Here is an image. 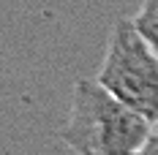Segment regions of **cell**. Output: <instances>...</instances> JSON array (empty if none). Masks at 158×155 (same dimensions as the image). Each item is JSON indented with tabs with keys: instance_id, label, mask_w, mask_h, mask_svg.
I'll list each match as a JSON object with an SVG mask.
<instances>
[{
	"instance_id": "277c9868",
	"label": "cell",
	"mask_w": 158,
	"mask_h": 155,
	"mask_svg": "<svg viewBox=\"0 0 158 155\" xmlns=\"http://www.w3.org/2000/svg\"><path fill=\"white\" fill-rule=\"evenodd\" d=\"M136 155H158V128L153 131V136L144 141V147H142Z\"/></svg>"
},
{
	"instance_id": "6da1fadb",
	"label": "cell",
	"mask_w": 158,
	"mask_h": 155,
	"mask_svg": "<svg viewBox=\"0 0 158 155\" xmlns=\"http://www.w3.org/2000/svg\"><path fill=\"white\" fill-rule=\"evenodd\" d=\"M156 128L95 79H77L68 120L57 136L77 155H136Z\"/></svg>"
},
{
	"instance_id": "7a4b0ae2",
	"label": "cell",
	"mask_w": 158,
	"mask_h": 155,
	"mask_svg": "<svg viewBox=\"0 0 158 155\" xmlns=\"http://www.w3.org/2000/svg\"><path fill=\"white\" fill-rule=\"evenodd\" d=\"M95 82L158 125V52L134 19H117L112 25Z\"/></svg>"
},
{
	"instance_id": "3957f363",
	"label": "cell",
	"mask_w": 158,
	"mask_h": 155,
	"mask_svg": "<svg viewBox=\"0 0 158 155\" xmlns=\"http://www.w3.org/2000/svg\"><path fill=\"white\" fill-rule=\"evenodd\" d=\"M134 25L150 41V47L158 52V0H142L139 11L134 16Z\"/></svg>"
}]
</instances>
